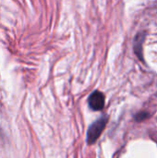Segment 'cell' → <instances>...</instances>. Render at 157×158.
I'll list each match as a JSON object with an SVG mask.
<instances>
[{"label":"cell","mask_w":157,"mask_h":158,"mask_svg":"<svg viewBox=\"0 0 157 158\" xmlns=\"http://www.w3.org/2000/svg\"><path fill=\"white\" fill-rule=\"evenodd\" d=\"M88 104L92 110L100 111L105 106V95L99 91H94L89 96Z\"/></svg>","instance_id":"cell-2"},{"label":"cell","mask_w":157,"mask_h":158,"mask_svg":"<svg viewBox=\"0 0 157 158\" xmlns=\"http://www.w3.org/2000/svg\"><path fill=\"white\" fill-rule=\"evenodd\" d=\"M149 117V113L147 112H141L139 114H137L136 116V119L138 121H141V120H144L145 118H147Z\"/></svg>","instance_id":"cell-4"},{"label":"cell","mask_w":157,"mask_h":158,"mask_svg":"<svg viewBox=\"0 0 157 158\" xmlns=\"http://www.w3.org/2000/svg\"><path fill=\"white\" fill-rule=\"evenodd\" d=\"M107 121H108L107 117H102L101 118L95 120L89 127V130L87 131V143L88 144L92 145L98 140V138L104 131L107 124Z\"/></svg>","instance_id":"cell-1"},{"label":"cell","mask_w":157,"mask_h":158,"mask_svg":"<svg viewBox=\"0 0 157 158\" xmlns=\"http://www.w3.org/2000/svg\"><path fill=\"white\" fill-rule=\"evenodd\" d=\"M145 38V34L143 32H141L137 34L135 40H134V51L136 55L139 56L141 60H143V44Z\"/></svg>","instance_id":"cell-3"}]
</instances>
